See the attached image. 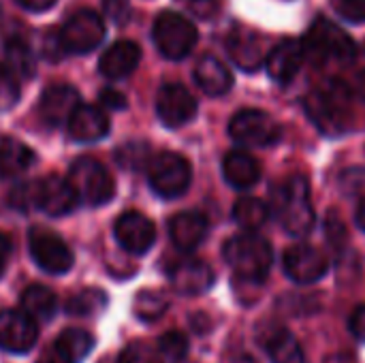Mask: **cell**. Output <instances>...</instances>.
<instances>
[{"instance_id":"cell-1","label":"cell","mask_w":365,"mask_h":363,"mask_svg":"<svg viewBox=\"0 0 365 363\" xmlns=\"http://www.w3.org/2000/svg\"><path fill=\"white\" fill-rule=\"evenodd\" d=\"M272 208L282 229L293 237H306L317 223L310 184L304 175H291L276 186L272 193Z\"/></svg>"},{"instance_id":"cell-2","label":"cell","mask_w":365,"mask_h":363,"mask_svg":"<svg viewBox=\"0 0 365 363\" xmlns=\"http://www.w3.org/2000/svg\"><path fill=\"white\" fill-rule=\"evenodd\" d=\"M222 257L235 272V276L248 285H261L267 278L274 263L272 244L252 231L233 235L225 244Z\"/></svg>"},{"instance_id":"cell-3","label":"cell","mask_w":365,"mask_h":363,"mask_svg":"<svg viewBox=\"0 0 365 363\" xmlns=\"http://www.w3.org/2000/svg\"><path fill=\"white\" fill-rule=\"evenodd\" d=\"M66 180L73 186L77 199L92 208L109 203L115 195V182H113L111 173L98 160L90 158V156L77 158L71 165Z\"/></svg>"},{"instance_id":"cell-4","label":"cell","mask_w":365,"mask_h":363,"mask_svg":"<svg viewBox=\"0 0 365 363\" xmlns=\"http://www.w3.org/2000/svg\"><path fill=\"white\" fill-rule=\"evenodd\" d=\"M152 39H154L156 49L167 60H182L195 49L199 41V32L195 24L186 19L182 13L163 11L154 21Z\"/></svg>"},{"instance_id":"cell-5","label":"cell","mask_w":365,"mask_h":363,"mask_svg":"<svg viewBox=\"0 0 365 363\" xmlns=\"http://www.w3.org/2000/svg\"><path fill=\"white\" fill-rule=\"evenodd\" d=\"M304 51L306 58L312 60H351L357 53L355 41L334 21L319 17L306 32L304 41Z\"/></svg>"},{"instance_id":"cell-6","label":"cell","mask_w":365,"mask_h":363,"mask_svg":"<svg viewBox=\"0 0 365 363\" xmlns=\"http://www.w3.org/2000/svg\"><path fill=\"white\" fill-rule=\"evenodd\" d=\"M148 182L158 197L178 199L192 182V167L175 152H160L148 163Z\"/></svg>"},{"instance_id":"cell-7","label":"cell","mask_w":365,"mask_h":363,"mask_svg":"<svg viewBox=\"0 0 365 363\" xmlns=\"http://www.w3.org/2000/svg\"><path fill=\"white\" fill-rule=\"evenodd\" d=\"M308 111L314 118V124H321L327 133H340L346 128L353 118L351 92L344 83L334 81L325 90L314 92L308 101Z\"/></svg>"},{"instance_id":"cell-8","label":"cell","mask_w":365,"mask_h":363,"mask_svg":"<svg viewBox=\"0 0 365 363\" xmlns=\"http://www.w3.org/2000/svg\"><path fill=\"white\" fill-rule=\"evenodd\" d=\"M229 135L248 148L274 145L282 137L280 124L261 109H242L229 122Z\"/></svg>"},{"instance_id":"cell-9","label":"cell","mask_w":365,"mask_h":363,"mask_svg":"<svg viewBox=\"0 0 365 363\" xmlns=\"http://www.w3.org/2000/svg\"><path fill=\"white\" fill-rule=\"evenodd\" d=\"M28 244H30V255L34 263L47 274H53V276L66 274L75 263V257L68 244L47 227H32L28 233Z\"/></svg>"},{"instance_id":"cell-10","label":"cell","mask_w":365,"mask_h":363,"mask_svg":"<svg viewBox=\"0 0 365 363\" xmlns=\"http://www.w3.org/2000/svg\"><path fill=\"white\" fill-rule=\"evenodd\" d=\"M105 39V21L96 11L79 9L64 21L60 30V41L64 51L71 53H90Z\"/></svg>"},{"instance_id":"cell-11","label":"cell","mask_w":365,"mask_h":363,"mask_svg":"<svg viewBox=\"0 0 365 363\" xmlns=\"http://www.w3.org/2000/svg\"><path fill=\"white\" fill-rule=\"evenodd\" d=\"M156 113L165 126L178 128L197 116V101L182 83H165L156 94Z\"/></svg>"},{"instance_id":"cell-12","label":"cell","mask_w":365,"mask_h":363,"mask_svg":"<svg viewBox=\"0 0 365 363\" xmlns=\"http://www.w3.org/2000/svg\"><path fill=\"white\" fill-rule=\"evenodd\" d=\"M38 338L36 319L24 310H2L0 312V349L6 353L24 355Z\"/></svg>"},{"instance_id":"cell-13","label":"cell","mask_w":365,"mask_h":363,"mask_svg":"<svg viewBox=\"0 0 365 363\" xmlns=\"http://www.w3.org/2000/svg\"><path fill=\"white\" fill-rule=\"evenodd\" d=\"M282 263H284L287 276L297 285H314L329 270V263H327L325 255L321 250H317L314 246H308V244L291 246L284 252Z\"/></svg>"},{"instance_id":"cell-14","label":"cell","mask_w":365,"mask_h":363,"mask_svg":"<svg viewBox=\"0 0 365 363\" xmlns=\"http://www.w3.org/2000/svg\"><path fill=\"white\" fill-rule=\"evenodd\" d=\"M118 244L130 255H145L156 242L154 223L141 212H126L115 220L113 227Z\"/></svg>"},{"instance_id":"cell-15","label":"cell","mask_w":365,"mask_h":363,"mask_svg":"<svg viewBox=\"0 0 365 363\" xmlns=\"http://www.w3.org/2000/svg\"><path fill=\"white\" fill-rule=\"evenodd\" d=\"M304 60H306V51H304L302 41L284 39L267 51L265 68L276 83L287 86L299 75Z\"/></svg>"},{"instance_id":"cell-16","label":"cell","mask_w":365,"mask_h":363,"mask_svg":"<svg viewBox=\"0 0 365 363\" xmlns=\"http://www.w3.org/2000/svg\"><path fill=\"white\" fill-rule=\"evenodd\" d=\"M169 282L180 295H201L212 289L214 272L205 261L180 259L169 267Z\"/></svg>"},{"instance_id":"cell-17","label":"cell","mask_w":365,"mask_h":363,"mask_svg":"<svg viewBox=\"0 0 365 363\" xmlns=\"http://www.w3.org/2000/svg\"><path fill=\"white\" fill-rule=\"evenodd\" d=\"M79 105H81V98L73 86L56 83V86L45 88V92L41 94L38 113L43 122H47L49 126H62L71 120V116L75 113Z\"/></svg>"},{"instance_id":"cell-18","label":"cell","mask_w":365,"mask_h":363,"mask_svg":"<svg viewBox=\"0 0 365 363\" xmlns=\"http://www.w3.org/2000/svg\"><path fill=\"white\" fill-rule=\"evenodd\" d=\"M77 195L73 190V186L68 184V180L60 178V175H47L38 182V190H36V208L41 212H45L47 216H66L75 210L77 205Z\"/></svg>"},{"instance_id":"cell-19","label":"cell","mask_w":365,"mask_h":363,"mask_svg":"<svg viewBox=\"0 0 365 363\" xmlns=\"http://www.w3.org/2000/svg\"><path fill=\"white\" fill-rule=\"evenodd\" d=\"M210 225L207 218L199 212H182L175 214L169 223V235L178 250L192 252L197 250L207 237Z\"/></svg>"},{"instance_id":"cell-20","label":"cell","mask_w":365,"mask_h":363,"mask_svg":"<svg viewBox=\"0 0 365 363\" xmlns=\"http://www.w3.org/2000/svg\"><path fill=\"white\" fill-rule=\"evenodd\" d=\"M68 137L77 143H94L109 133V120L94 105H79L66 122Z\"/></svg>"},{"instance_id":"cell-21","label":"cell","mask_w":365,"mask_h":363,"mask_svg":"<svg viewBox=\"0 0 365 363\" xmlns=\"http://www.w3.org/2000/svg\"><path fill=\"white\" fill-rule=\"evenodd\" d=\"M227 51L233 58V62L244 71L259 68L265 62V56H267L259 34H255L248 28H235L233 32H229Z\"/></svg>"},{"instance_id":"cell-22","label":"cell","mask_w":365,"mask_h":363,"mask_svg":"<svg viewBox=\"0 0 365 363\" xmlns=\"http://www.w3.org/2000/svg\"><path fill=\"white\" fill-rule=\"evenodd\" d=\"M139 60L141 49L137 47V43L118 41L101 56L98 68L107 79H124L139 66Z\"/></svg>"},{"instance_id":"cell-23","label":"cell","mask_w":365,"mask_h":363,"mask_svg":"<svg viewBox=\"0 0 365 363\" xmlns=\"http://www.w3.org/2000/svg\"><path fill=\"white\" fill-rule=\"evenodd\" d=\"M222 173L229 186L237 190H248L261 180V165L248 152L231 150L222 160Z\"/></svg>"},{"instance_id":"cell-24","label":"cell","mask_w":365,"mask_h":363,"mask_svg":"<svg viewBox=\"0 0 365 363\" xmlns=\"http://www.w3.org/2000/svg\"><path fill=\"white\" fill-rule=\"evenodd\" d=\"M195 81L197 86L210 96H222L233 86L231 71L212 53H205L195 66Z\"/></svg>"},{"instance_id":"cell-25","label":"cell","mask_w":365,"mask_h":363,"mask_svg":"<svg viewBox=\"0 0 365 363\" xmlns=\"http://www.w3.org/2000/svg\"><path fill=\"white\" fill-rule=\"evenodd\" d=\"M34 152L19 139L4 137L0 139V175L15 178L28 171L34 163Z\"/></svg>"},{"instance_id":"cell-26","label":"cell","mask_w":365,"mask_h":363,"mask_svg":"<svg viewBox=\"0 0 365 363\" xmlns=\"http://www.w3.org/2000/svg\"><path fill=\"white\" fill-rule=\"evenodd\" d=\"M263 347L269 355V359L274 363H304V351L302 344L295 340V336L284 329V327H276L272 329L265 340Z\"/></svg>"},{"instance_id":"cell-27","label":"cell","mask_w":365,"mask_h":363,"mask_svg":"<svg viewBox=\"0 0 365 363\" xmlns=\"http://www.w3.org/2000/svg\"><path fill=\"white\" fill-rule=\"evenodd\" d=\"M21 308L36 321H49L58 310V297L43 285H32L21 293Z\"/></svg>"},{"instance_id":"cell-28","label":"cell","mask_w":365,"mask_h":363,"mask_svg":"<svg viewBox=\"0 0 365 363\" xmlns=\"http://www.w3.org/2000/svg\"><path fill=\"white\" fill-rule=\"evenodd\" d=\"M53 349L68 363H81L92 353L94 338L88 332L79 329V327H71V329H64L58 336Z\"/></svg>"},{"instance_id":"cell-29","label":"cell","mask_w":365,"mask_h":363,"mask_svg":"<svg viewBox=\"0 0 365 363\" xmlns=\"http://www.w3.org/2000/svg\"><path fill=\"white\" fill-rule=\"evenodd\" d=\"M269 218V208L255 197H242L233 205V220L246 229V231H257L261 229Z\"/></svg>"},{"instance_id":"cell-30","label":"cell","mask_w":365,"mask_h":363,"mask_svg":"<svg viewBox=\"0 0 365 363\" xmlns=\"http://www.w3.org/2000/svg\"><path fill=\"white\" fill-rule=\"evenodd\" d=\"M4 58H6V68L15 77L30 79L34 75V68H36L34 53H32V49L21 39H11L4 45Z\"/></svg>"},{"instance_id":"cell-31","label":"cell","mask_w":365,"mask_h":363,"mask_svg":"<svg viewBox=\"0 0 365 363\" xmlns=\"http://www.w3.org/2000/svg\"><path fill=\"white\" fill-rule=\"evenodd\" d=\"M107 306V295L101 289H83L79 293H75L73 297H68L66 302V312L71 317H96L98 312H103Z\"/></svg>"},{"instance_id":"cell-32","label":"cell","mask_w":365,"mask_h":363,"mask_svg":"<svg viewBox=\"0 0 365 363\" xmlns=\"http://www.w3.org/2000/svg\"><path fill=\"white\" fill-rule=\"evenodd\" d=\"M169 308V300L163 291H152V289H143L137 293L135 297V315L137 319L150 323V321H158Z\"/></svg>"},{"instance_id":"cell-33","label":"cell","mask_w":365,"mask_h":363,"mask_svg":"<svg viewBox=\"0 0 365 363\" xmlns=\"http://www.w3.org/2000/svg\"><path fill=\"white\" fill-rule=\"evenodd\" d=\"M150 145L145 141H128L115 150V163L126 171H137L150 163Z\"/></svg>"},{"instance_id":"cell-34","label":"cell","mask_w":365,"mask_h":363,"mask_svg":"<svg viewBox=\"0 0 365 363\" xmlns=\"http://www.w3.org/2000/svg\"><path fill=\"white\" fill-rule=\"evenodd\" d=\"M188 338L186 334L173 329V332H167L160 342H158V349H160V355H165L167 359L171 362H184L186 355H188Z\"/></svg>"},{"instance_id":"cell-35","label":"cell","mask_w":365,"mask_h":363,"mask_svg":"<svg viewBox=\"0 0 365 363\" xmlns=\"http://www.w3.org/2000/svg\"><path fill=\"white\" fill-rule=\"evenodd\" d=\"M118 363H163V355L148 342H130L120 353Z\"/></svg>"},{"instance_id":"cell-36","label":"cell","mask_w":365,"mask_h":363,"mask_svg":"<svg viewBox=\"0 0 365 363\" xmlns=\"http://www.w3.org/2000/svg\"><path fill=\"white\" fill-rule=\"evenodd\" d=\"M19 81L17 77L6 68L0 66V113L9 111L19 101Z\"/></svg>"},{"instance_id":"cell-37","label":"cell","mask_w":365,"mask_h":363,"mask_svg":"<svg viewBox=\"0 0 365 363\" xmlns=\"http://www.w3.org/2000/svg\"><path fill=\"white\" fill-rule=\"evenodd\" d=\"M36 190H38V182H24L15 186L9 195L11 208L19 212H28L30 208H36Z\"/></svg>"},{"instance_id":"cell-38","label":"cell","mask_w":365,"mask_h":363,"mask_svg":"<svg viewBox=\"0 0 365 363\" xmlns=\"http://www.w3.org/2000/svg\"><path fill=\"white\" fill-rule=\"evenodd\" d=\"M103 11H105V17L111 19L115 26H126L133 15L128 0H103Z\"/></svg>"},{"instance_id":"cell-39","label":"cell","mask_w":365,"mask_h":363,"mask_svg":"<svg viewBox=\"0 0 365 363\" xmlns=\"http://www.w3.org/2000/svg\"><path fill=\"white\" fill-rule=\"evenodd\" d=\"M336 11L346 21H364L365 19V0H336Z\"/></svg>"},{"instance_id":"cell-40","label":"cell","mask_w":365,"mask_h":363,"mask_svg":"<svg viewBox=\"0 0 365 363\" xmlns=\"http://www.w3.org/2000/svg\"><path fill=\"white\" fill-rule=\"evenodd\" d=\"M98 103L107 109H126V96L120 92V90H113V88H105L98 92Z\"/></svg>"},{"instance_id":"cell-41","label":"cell","mask_w":365,"mask_h":363,"mask_svg":"<svg viewBox=\"0 0 365 363\" xmlns=\"http://www.w3.org/2000/svg\"><path fill=\"white\" fill-rule=\"evenodd\" d=\"M349 329H351V334L357 340L365 342V304L364 306H357L353 310V315L349 317Z\"/></svg>"},{"instance_id":"cell-42","label":"cell","mask_w":365,"mask_h":363,"mask_svg":"<svg viewBox=\"0 0 365 363\" xmlns=\"http://www.w3.org/2000/svg\"><path fill=\"white\" fill-rule=\"evenodd\" d=\"M186 4L199 17H210L216 11V0H186Z\"/></svg>"},{"instance_id":"cell-43","label":"cell","mask_w":365,"mask_h":363,"mask_svg":"<svg viewBox=\"0 0 365 363\" xmlns=\"http://www.w3.org/2000/svg\"><path fill=\"white\" fill-rule=\"evenodd\" d=\"M11 252H13L11 237H9L6 233H2V231H0V278L4 276V270H6V265H9Z\"/></svg>"},{"instance_id":"cell-44","label":"cell","mask_w":365,"mask_h":363,"mask_svg":"<svg viewBox=\"0 0 365 363\" xmlns=\"http://www.w3.org/2000/svg\"><path fill=\"white\" fill-rule=\"evenodd\" d=\"M19 6H24L26 11H32V13H41V11H47L51 9L58 0H15Z\"/></svg>"},{"instance_id":"cell-45","label":"cell","mask_w":365,"mask_h":363,"mask_svg":"<svg viewBox=\"0 0 365 363\" xmlns=\"http://www.w3.org/2000/svg\"><path fill=\"white\" fill-rule=\"evenodd\" d=\"M38 363H68V362H66V359H64V357H62L53 347H49V349L38 357Z\"/></svg>"},{"instance_id":"cell-46","label":"cell","mask_w":365,"mask_h":363,"mask_svg":"<svg viewBox=\"0 0 365 363\" xmlns=\"http://www.w3.org/2000/svg\"><path fill=\"white\" fill-rule=\"evenodd\" d=\"M355 223H357V227L365 231V199L357 205V212H355Z\"/></svg>"},{"instance_id":"cell-47","label":"cell","mask_w":365,"mask_h":363,"mask_svg":"<svg viewBox=\"0 0 365 363\" xmlns=\"http://www.w3.org/2000/svg\"><path fill=\"white\" fill-rule=\"evenodd\" d=\"M0 15H2V9H0Z\"/></svg>"}]
</instances>
